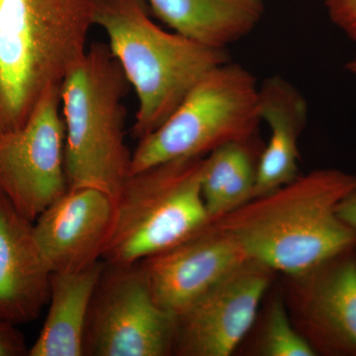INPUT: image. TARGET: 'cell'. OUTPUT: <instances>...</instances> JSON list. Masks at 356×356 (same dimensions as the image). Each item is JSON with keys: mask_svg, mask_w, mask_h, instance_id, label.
<instances>
[{"mask_svg": "<svg viewBox=\"0 0 356 356\" xmlns=\"http://www.w3.org/2000/svg\"><path fill=\"white\" fill-rule=\"evenodd\" d=\"M356 188V175L323 168L211 220L233 236L248 259L291 277L356 248V232L337 214Z\"/></svg>", "mask_w": 356, "mask_h": 356, "instance_id": "cell-1", "label": "cell"}, {"mask_svg": "<svg viewBox=\"0 0 356 356\" xmlns=\"http://www.w3.org/2000/svg\"><path fill=\"white\" fill-rule=\"evenodd\" d=\"M93 0H0V134L19 130L86 53Z\"/></svg>", "mask_w": 356, "mask_h": 356, "instance_id": "cell-2", "label": "cell"}, {"mask_svg": "<svg viewBox=\"0 0 356 356\" xmlns=\"http://www.w3.org/2000/svg\"><path fill=\"white\" fill-rule=\"evenodd\" d=\"M93 23L106 32L110 50L137 93L132 133L138 140L163 125L204 74L231 60L229 49L161 29L145 0H93Z\"/></svg>", "mask_w": 356, "mask_h": 356, "instance_id": "cell-3", "label": "cell"}, {"mask_svg": "<svg viewBox=\"0 0 356 356\" xmlns=\"http://www.w3.org/2000/svg\"><path fill=\"white\" fill-rule=\"evenodd\" d=\"M129 83L109 46L95 43L65 77L60 91L69 188L91 187L116 201L130 177L124 97Z\"/></svg>", "mask_w": 356, "mask_h": 356, "instance_id": "cell-4", "label": "cell"}, {"mask_svg": "<svg viewBox=\"0 0 356 356\" xmlns=\"http://www.w3.org/2000/svg\"><path fill=\"white\" fill-rule=\"evenodd\" d=\"M205 158L173 159L129 177L115 201L103 261L137 264L209 224L201 191Z\"/></svg>", "mask_w": 356, "mask_h": 356, "instance_id": "cell-5", "label": "cell"}, {"mask_svg": "<svg viewBox=\"0 0 356 356\" xmlns=\"http://www.w3.org/2000/svg\"><path fill=\"white\" fill-rule=\"evenodd\" d=\"M259 86L231 60L204 74L163 125L139 140L130 175L166 161L205 158L217 147L259 135Z\"/></svg>", "mask_w": 356, "mask_h": 356, "instance_id": "cell-6", "label": "cell"}, {"mask_svg": "<svg viewBox=\"0 0 356 356\" xmlns=\"http://www.w3.org/2000/svg\"><path fill=\"white\" fill-rule=\"evenodd\" d=\"M175 334L177 318L154 299L140 262H105L89 307L84 356L172 355Z\"/></svg>", "mask_w": 356, "mask_h": 356, "instance_id": "cell-7", "label": "cell"}, {"mask_svg": "<svg viewBox=\"0 0 356 356\" xmlns=\"http://www.w3.org/2000/svg\"><path fill=\"white\" fill-rule=\"evenodd\" d=\"M60 91L51 86L22 128L0 134V195L33 222L69 189Z\"/></svg>", "mask_w": 356, "mask_h": 356, "instance_id": "cell-8", "label": "cell"}, {"mask_svg": "<svg viewBox=\"0 0 356 356\" xmlns=\"http://www.w3.org/2000/svg\"><path fill=\"white\" fill-rule=\"evenodd\" d=\"M273 270L248 259L177 316L175 353L229 356L254 324Z\"/></svg>", "mask_w": 356, "mask_h": 356, "instance_id": "cell-9", "label": "cell"}, {"mask_svg": "<svg viewBox=\"0 0 356 356\" xmlns=\"http://www.w3.org/2000/svg\"><path fill=\"white\" fill-rule=\"evenodd\" d=\"M248 259L235 238L210 221L140 264L159 305L177 317Z\"/></svg>", "mask_w": 356, "mask_h": 356, "instance_id": "cell-10", "label": "cell"}, {"mask_svg": "<svg viewBox=\"0 0 356 356\" xmlns=\"http://www.w3.org/2000/svg\"><path fill=\"white\" fill-rule=\"evenodd\" d=\"M115 214L108 194L69 188L33 222L34 235L51 273H74L102 261Z\"/></svg>", "mask_w": 356, "mask_h": 356, "instance_id": "cell-11", "label": "cell"}, {"mask_svg": "<svg viewBox=\"0 0 356 356\" xmlns=\"http://www.w3.org/2000/svg\"><path fill=\"white\" fill-rule=\"evenodd\" d=\"M303 277V324L317 355L356 356V248Z\"/></svg>", "mask_w": 356, "mask_h": 356, "instance_id": "cell-12", "label": "cell"}, {"mask_svg": "<svg viewBox=\"0 0 356 356\" xmlns=\"http://www.w3.org/2000/svg\"><path fill=\"white\" fill-rule=\"evenodd\" d=\"M51 271L26 219L0 195V320H37L50 299Z\"/></svg>", "mask_w": 356, "mask_h": 356, "instance_id": "cell-13", "label": "cell"}, {"mask_svg": "<svg viewBox=\"0 0 356 356\" xmlns=\"http://www.w3.org/2000/svg\"><path fill=\"white\" fill-rule=\"evenodd\" d=\"M308 114V103L301 91L282 76L275 74L259 86V115L270 129V138L259 158L252 199L299 177V140Z\"/></svg>", "mask_w": 356, "mask_h": 356, "instance_id": "cell-14", "label": "cell"}, {"mask_svg": "<svg viewBox=\"0 0 356 356\" xmlns=\"http://www.w3.org/2000/svg\"><path fill=\"white\" fill-rule=\"evenodd\" d=\"M173 31L217 49L248 36L266 13L264 0H145Z\"/></svg>", "mask_w": 356, "mask_h": 356, "instance_id": "cell-15", "label": "cell"}, {"mask_svg": "<svg viewBox=\"0 0 356 356\" xmlns=\"http://www.w3.org/2000/svg\"><path fill=\"white\" fill-rule=\"evenodd\" d=\"M105 262L81 270L51 274L46 320L28 356H84L89 307Z\"/></svg>", "mask_w": 356, "mask_h": 356, "instance_id": "cell-16", "label": "cell"}, {"mask_svg": "<svg viewBox=\"0 0 356 356\" xmlns=\"http://www.w3.org/2000/svg\"><path fill=\"white\" fill-rule=\"evenodd\" d=\"M264 147L257 135L222 145L206 156L201 191L211 220L238 209L254 197Z\"/></svg>", "mask_w": 356, "mask_h": 356, "instance_id": "cell-17", "label": "cell"}, {"mask_svg": "<svg viewBox=\"0 0 356 356\" xmlns=\"http://www.w3.org/2000/svg\"><path fill=\"white\" fill-rule=\"evenodd\" d=\"M259 351L266 356L317 355L310 341L294 329L280 300L273 302L267 314Z\"/></svg>", "mask_w": 356, "mask_h": 356, "instance_id": "cell-18", "label": "cell"}, {"mask_svg": "<svg viewBox=\"0 0 356 356\" xmlns=\"http://www.w3.org/2000/svg\"><path fill=\"white\" fill-rule=\"evenodd\" d=\"M325 6L332 22L356 44V0H325Z\"/></svg>", "mask_w": 356, "mask_h": 356, "instance_id": "cell-19", "label": "cell"}, {"mask_svg": "<svg viewBox=\"0 0 356 356\" xmlns=\"http://www.w3.org/2000/svg\"><path fill=\"white\" fill-rule=\"evenodd\" d=\"M28 353L24 334L16 325L0 320V356H25Z\"/></svg>", "mask_w": 356, "mask_h": 356, "instance_id": "cell-20", "label": "cell"}, {"mask_svg": "<svg viewBox=\"0 0 356 356\" xmlns=\"http://www.w3.org/2000/svg\"><path fill=\"white\" fill-rule=\"evenodd\" d=\"M337 214L346 226L356 232V188L337 204Z\"/></svg>", "mask_w": 356, "mask_h": 356, "instance_id": "cell-21", "label": "cell"}, {"mask_svg": "<svg viewBox=\"0 0 356 356\" xmlns=\"http://www.w3.org/2000/svg\"><path fill=\"white\" fill-rule=\"evenodd\" d=\"M346 67L351 74L356 76V56L355 58H351L350 62L346 64Z\"/></svg>", "mask_w": 356, "mask_h": 356, "instance_id": "cell-22", "label": "cell"}]
</instances>
